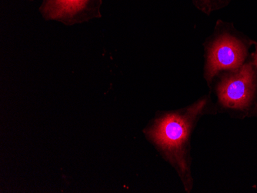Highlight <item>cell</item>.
<instances>
[{
	"instance_id": "6",
	"label": "cell",
	"mask_w": 257,
	"mask_h": 193,
	"mask_svg": "<svg viewBox=\"0 0 257 193\" xmlns=\"http://www.w3.org/2000/svg\"><path fill=\"white\" fill-rule=\"evenodd\" d=\"M27 1H29V2H33L34 0H27Z\"/></svg>"
},
{
	"instance_id": "1",
	"label": "cell",
	"mask_w": 257,
	"mask_h": 193,
	"mask_svg": "<svg viewBox=\"0 0 257 193\" xmlns=\"http://www.w3.org/2000/svg\"><path fill=\"white\" fill-rule=\"evenodd\" d=\"M206 101L200 100L184 112H175L157 119L149 131V135L164 152L172 163L178 168L182 178L190 183L189 167L186 162V144L193 124L204 108Z\"/></svg>"
},
{
	"instance_id": "3",
	"label": "cell",
	"mask_w": 257,
	"mask_h": 193,
	"mask_svg": "<svg viewBox=\"0 0 257 193\" xmlns=\"http://www.w3.org/2000/svg\"><path fill=\"white\" fill-rule=\"evenodd\" d=\"M255 91V74L251 65H242L222 80L218 87L220 103L230 109L247 108Z\"/></svg>"
},
{
	"instance_id": "2",
	"label": "cell",
	"mask_w": 257,
	"mask_h": 193,
	"mask_svg": "<svg viewBox=\"0 0 257 193\" xmlns=\"http://www.w3.org/2000/svg\"><path fill=\"white\" fill-rule=\"evenodd\" d=\"M102 4L103 0H42L39 12L46 21L73 26L100 19Z\"/></svg>"
},
{
	"instance_id": "5",
	"label": "cell",
	"mask_w": 257,
	"mask_h": 193,
	"mask_svg": "<svg viewBox=\"0 0 257 193\" xmlns=\"http://www.w3.org/2000/svg\"><path fill=\"white\" fill-rule=\"evenodd\" d=\"M254 63H255V65L257 67V48L256 51H255V54H254Z\"/></svg>"
},
{
	"instance_id": "4",
	"label": "cell",
	"mask_w": 257,
	"mask_h": 193,
	"mask_svg": "<svg viewBox=\"0 0 257 193\" xmlns=\"http://www.w3.org/2000/svg\"><path fill=\"white\" fill-rule=\"evenodd\" d=\"M246 58V49L235 37L224 35L215 41L208 56L206 76L211 79L223 70H236Z\"/></svg>"
}]
</instances>
